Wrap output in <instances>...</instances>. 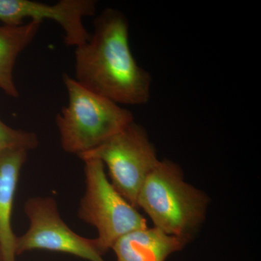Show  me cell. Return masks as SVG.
<instances>
[{
    "mask_svg": "<svg viewBox=\"0 0 261 261\" xmlns=\"http://www.w3.org/2000/svg\"><path fill=\"white\" fill-rule=\"evenodd\" d=\"M79 157L82 161H102L107 166L113 186L136 208L141 187L160 161L147 132L135 121Z\"/></svg>",
    "mask_w": 261,
    "mask_h": 261,
    "instance_id": "cell-5",
    "label": "cell"
},
{
    "mask_svg": "<svg viewBox=\"0 0 261 261\" xmlns=\"http://www.w3.org/2000/svg\"><path fill=\"white\" fill-rule=\"evenodd\" d=\"M0 261H2V260H1V253H0Z\"/></svg>",
    "mask_w": 261,
    "mask_h": 261,
    "instance_id": "cell-12",
    "label": "cell"
},
{
    "mask_svg": "<svg viewBox=\"0 0 261 261\" xmlns=\"http://www.w3.org/2000/svg\"><path fill=\"white\" fill-rule=\"evenodd\" d=\"M97 5L94 0H61L55 5L30 0H0V20L8 25H21L27 18L41 22L45 19L54 20L64 32L65 44L76 48L90 38L83 20L95 14Z\"/></svg>",
    "mask_w": 261,
    "mask_h": 261,
    "instance_id": "cell-7",
    "label": "cell"
},
{
    "mask_svg": "<svg viewBox=\"0 0 261 261\" xmlns=\"http://www.w3.org/2000/svg\"><path fill=\"white\" fill-rule=\"evenodd\" d=\"M29 226L17 237L16 255L35 250L63 252L88 261H106L95 239L84 238L63 221L56 200L51 197H34L24 205Z\"/></svg>",
    "mask_w": 261,
    "mask_h": 261,
    "instance_id": "cell-6",
    "label": "cell"
},
{
    "mask_svg": "<svg viewBox=\"0 0 261 261\" xmlns=\"http://www.w3.org/2000/svg\"><path fill=\"white\" fill-rule=\"evenodd\" d=\"M42 23L31 20L19 25L0 27V89L10 97H19L13 77L17 58L34 40Z\"/></svg>",
    "mask_w": 261,
    "mask_h": 261,
    "instance_id": "cell-10",
    "label": "cell"
},
{
    "mask_svg": "<svg viewBox=\"0 0 261 261\" xmlns=\"http://www.w3.org/2000/svg\"><path fill=\"white\" fill-rule=\"evenodd\" d=\"M29 151L12 149L0 154V253L2 261H15L17 236L12 227V214L20 171Z\"/></svg>",
    "mask_w": 261,
    "mask_h": 261,
    "instance_id": "cell-8",
    "label": "cell"
},
{
    "mask_svg": "<svg viewBox=\"0 0 261 261\" xmlns=\"http://www.w3.org/2000/svg\"><path fill=\"white\" fill-rule=\"evenodd\" d=\"M39 139L34 132L12 128L0 119V154L12 149L37 148Z\"/></svg>",
    "mask_w": 261,
    "mask_h": 261,
    "instance_id": "cell-11",
    "label": "cell"
},
{
    "mask_svg": "<svg viewBox=\"0 0 261 261\" xmlns=\"http://www.w3.org/2000/svg\"><path fill=\"white\" fill-rule=\"evenodd\" d=\"M63 81L68 103L57 116L56 125L65 152L86 153L135 121L128 109L94 93L67 73Z\"/></svg>",
    "mask_w": 261,
    "mask_h": 261,
    "instance_id": "cell-3",
    "label": "cell"
},
{
    "mask_svg": "<svg viewBox=\"0 0 261 261\" xmlns=\"http://www.w3.org/2000/svg\"><path fill=\"white\" fill-rule=\"evenodd\" d=\"M75 80L110 100L126 106L149 102L152 76L136 61L126 15L106 8L94 22L93 34L75 48Z\"/></svg>",
    "mask_w": 261,
    "mask_h": 261,
    "instance_id": "cell-1",
    "label": "cell"
},
{
    "mask_svg": "<svg viewBox=\"0 0 261 261\" xmlns=\"http://www.w3.org/2000/svg\"><path fill=\"white\" fill-rule=\"evenodd\" d=\"M190 240L147 226L123 235L111 250L117 261H166L171 254L181 250Z\"/></svg>",
    "mask_w": 261,
    "mask_h": 261,
    "instance_id": "cell-9",
    "label": "cell"
},
{
    "mask_svg": "<svg viewBox=\"0 0 261 261\" xmlns=\"http://www.w3.org/2000/svg\"><path fill=\"white\" fill-rule=\"evenodd\" d=\"M83 161L86 190L80 202L78 216L97 229L96 243L104 255L123 235L147 228V221L113 186L102 161Z\"/></svg>",
    "mask_w": 261,
    "mask_h": 261,
    "instance_id": "cell-4",
    "label": "cell"
},
{
    "mask_svg": "<svg viewBox=\"0 0 261 261\" xmlns=\"http://www.w3.org/2000/svg\"><path fill=\"white\" fill-rule=\"evenodd\" d=\"M207 203V196L185 182L181 168L168 160L149 173L137 201L154 227L189 240L205 220Z\"/></svg>",
    "mask_w": 261,
    "mask_h": 261,
    "instance_id": "cell-2",
    "label": "cell"
}]
</instances>
